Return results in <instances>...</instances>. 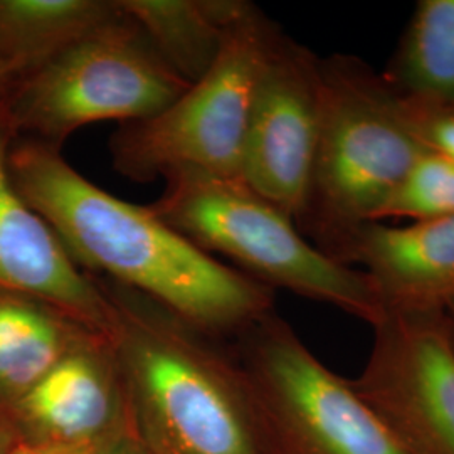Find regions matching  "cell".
I'll return each mask as SVG.
<instances>
[{
    "instance_id": "3",
    "label": "cell",
    "mask_w": 454,
    "mask_h": 454,
    "mask_svg": "<svg viewBox=\"0 0 454 454\" xmlns=\"http://www.w3.org/2000/svg\"><path fill=\"white\" fill-rule=\"evenodd\" d=\"M212 256L226 258L268 288H283L373 326L386 305L364 271L330 258L292 217L243 180L180 176L148 206Z\"/></svg>"
},
{
    "instance_id": "23",
    "label": "cell",
    "mask_w": 454,
    "mask_h": 454,
    "mask_svg": "<svg viewBox=\"0 0 454 454\" xmlns=\"http://www.w3.org/2000/svg\"><path fill=\"white\" fill-rule=\"evenodd\" d=\"M5 451H7V450H4V448H2V444H0V454H5Z\"/></svg>"
},
{
    "instance_id": "10",
    "label": "cell",
    "mask_w": 454,
    "mask_h": 454,
    "mask_svg": "<svg viewBox=\"0 0 454 454\" xmlns=\"http://www.w3.org/2000/svg\"><path fill=\"white\" fill-rule=\"evenodd\" d=\"M14 138L5 101L0 105V290L44 300L112 339L114 303L99 279L82 271L48 223L17 192L9 174Z\"/></svg>"
},
{
    "instance_id": "16",
    "label": "cell",
    "mask_w": 454,
    "mask_h": 454,
    "mask_svg": "<svg viewBox=\"0 0 454 454\" xmlns=\"http://www.w3.org/2000/svg\"><path fill=\"white\" fill-rule=\"evenodd\" d=\"M382 80L399 97L454 108V0H421Z\"/></svg>"
},
{
    "instance_id": "4",
    "label": "cell",
    "mask_w": 454,
    "mask_h": 454,
    "mask_svg": "<svg viewBox=\"0 0 454 454\" xmlns=\"http://www.w3.org/2000/svg\"><path fill=\"white\" fill-rule=\"evenodd\" d=\"M320 71L318 144L298 227L330 256L345 234L372 221L426 148L382 76L362 61L333 56L320 59Z\"/></svg>"
},
{
    "instance_id": "18",
    "label": "cell",
    "mask_w": 454,
    "mask_h": 454,
    "mask_svg": "<svg viewBox=\"0 0 454 454\" xmlns=\"http://www.w3.org/2000/svg\"><path fill=\"white\" fill-rule=\"evenodd\" d=\"M395 101L418 142L426 150L454 162V108L433 106L399 95H395Z\"/></svg>"
},
{
    "instance_id": "9",
    "label": "cell",
    "mask_w": 454,
    "mask_h": 454,
    "mask_svg": "<svg viewBox=\"0 0 454 454\" xmlns=\"http://www.w3.org/2000/svg\"><path fill=\"white\" fill-rule=\"evenodd\" d=\"M320 106V59L279 33L253 99L241 180L296 226L309 202Z\"/></svg>"
},
{
    "instance_id": "17",
    "label": "cell",
    "mask_w": 454,
    "mask_h": 454,
    "mask_svg": "<svg viewBox=\"0 0 454 454\" xmlns=\"http://www.w3.org/2000/svg\"><path fill=\"white\" fill-rule=\"evenodd\" d=\"M450 215H454V162L426 150L371 223H421Z\"/></svg>"
},
{
    "instance_id": "2",
    "label": "cell",
    "mask_w": 454,
    "mask_h": 454,
    "mask_svg": "<svg viewBox=\"0 0 454 454\" xmlns=\"http://www.w3.org/2000/svg\"><path fill=\"white\" fill-rule=\"evenodd\" d=\"M99 283L114 303L110 340L152 453L264 454L243 369L214 354L189 332L191 325L144 294L105 278Z\"/></svg>"
},
{
    "instance_id": "14",
    "label": "cell",
    "mask_w": 454,
    "mask_h": 454,
    "mask_svg": "<svg viewBox=\"0 0 454 454\" xmlns=\"http://www.w3.org/2000/svg\"><path fill=\"white\" fill-rule=\"evenodd\" d=\"M244 0H116L120 12L189 84L215 63Z\"/></svg>"
},
{
    "instance_id": "5",
    "label": "cell",
    "mask_w": 454,
    "mask_h": 454,
    "mask_svg": "<svg viewBox=\"0 0 454 454\" xmlns=\"http://www.w3.org/2000/svg\"><path fill=\"white\" fill-rule=\"evenodd\" d=\"M279 33L247 2L200 80L160 114L118 125L110 138L114 170L142 184L180 176L241 180L253 99Z\"/></svg>"
},
{
    "instance_id": "20",
    "label": "cell",
    "mask_w": 454,
    "mask_h": 454,
    "mask_svg": "<svg viewBox=\"0 0 454 454\" xmlns=\"http://www.w3.org/2000/svg\"><path fill=\"white\" fill-rule=\"evenodd\" d=\"M90 451L67 450V448L52 446V444L39 442V441H17L5 451V454H90Z\"/></svg>"
},
{
    "instance_id": "11",
    "label": "cell",
    "mask_w": 454,
    "mask_h": 454,
    "mask_svg": "<svg viewBox=\"0 0 454 454\" xmlns=\"http://www.w3.org/2000/svg\"><path fill=\"white\" fill-rule=\"evenodd\" d=\"M330 256L360 264L387 309L444 311L454 301V215L406 226L364 223Z\"/></svg>"
},
{
    "instance_id": "21",
    "label": "cell",
    "mask_w": 454,
    "mask_h": 454,
    "mask_svg": "<svg viewBox=\"0 0 454 454\" xmlns=\"http://www.w3.org/2000/svg\"><path fill=\"white\" fill-rule=\"evenodd\" d=\"M16 88L17 82L0 66V105H4L11 98Z\"/></svg>"
},
{
    "instance_id": "8",
    "label": "cell",
    "mask_w": 454,
    "mask_h": 454,
    "mask_svg": "<svg viewBox=\"0 0 454 454\" xmlns=\"http://www.w3.org/2000/svg\"><path fill=\"white\" fill-rule=\"evenodd\" d=\"M358 394L407 454H454V337L444 311L387 309Z\"/></svg>"
},
{
    "instance_id": "22",
    "label": "cell",
    "mask_w": 454,
    "mask_h": 454,
    "mask_svg": "<svg viewBox=\"0 0 454 454\" xmlns=\"http://www.w3.org/2000/svg\"><path fill=\"white\" fill-rule=\"evenodd\" d=\"M444 315H446V318H448V324L451 326V332H453L454 337V301L448 309H444Z\"/></svg>"
},
{
    "instance_id": "7",
    "label": "cell",
    "mask_w": 454,
    "mask_h": 454,
    "mask_svg": "<svg viewBox=\"0 0 454 454\" xmlns=\"http://www.w3.org/2000/svg\"><path fill=\"white\" fill-rule=\"evenodd\" d=\"M244 384L264 454H407L352 380L275 313L244 330Z\"/></svg>"
},
{
    "instance_id": "15",
    "label": "cell",
    "mask_w": 454,
    "mask_h": 454,
    "mask_svg": "<svg viewBox=\"0 0 454 454\" xmlns=\"http://www.w3.org/2000/svg\"><path fill=\"white\" fill-rule=\"evenodd\" d=\"M116 14L114 0H0V66L19 84Z\"/></svg>"
},
{
    "instance_id": "1",
    "label": "cell",
    "mask_w": 454,
    "mask_h": 454,
    "mask_svg": "<svg viewBox=\"0 0 454 454\" xmlns=\"http://www.w3.org/2000/svg\"><path fill=\"white\" fill-rule=\"evenodd\" d=\"M9 174L88 275H105L202 332H244L273 313L271 288L206 253L148 206L99 189L59 148L14 138Z\"/></svg>"
},
{
    "instance_id": "19",
    "label": "cell",
    "mask_w": 454,
    "mask_h": 454,
    "mask_svg": "<svg viewBox=\"0 0 454 454\" xmlns=\"http://www.w3.org/2000/svg\"><path fill=\"white\" fill-rule=\"evenodd\" d=\"M90 454H152L145 439L131 427L120 424L114 433L95 446Z\"/></svg>"
},
{
    "instance_id": "12",
    "label": "cell",
    "mask_w": 454,
    "mask_h": 454,
    "mask_svg": "<svg viewBox=\"0 0 454 454\" xmlns=\"http://www.w3.org/2000/svg\"><path fill=\"white\" fill-rule=\"evenodd\" d=\"M125 395L112 340L93 337L61 358L14 406L39 442L90 451L120 426Z\"/></svg>"
},
{
    "instance_id": "13",
    "label": "cell",
    "mask_w": 454,
    "mask_h": 454,
    "mask_svg": "<svg viewBox=\"0 0 454 454\" xmlns=\"http://www.w3.org/2000/svg\"><path fill=\"white\" fill-rule=\"evenodd\" d=\"M103 337L26 293L0 290V399L17 401L71 350Z\"/></svg>"
},
{
    "instance_id": "6",
    "label": "cell",
    "mask_w": 454,
    "mask_h": 454,
    "mask_svg": "<svg viewBox=\"0 0 454 454\" xmlns=\"http://www.w3.org/2000/svg\"><path fill=\"white\" fill-rule=\"evenodd\" d=\"M187 88L118 9L114 19L19 82L7 114L16 138L61 150L86 125L152 118Z\"/></svg>"
}]
</instances>
